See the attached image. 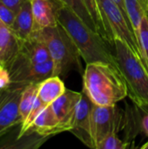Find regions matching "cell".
<instances>
[{"label": "cell", "instance_id": "cell-1", "mask_svg": "<svg viewBox=\"0 0 148 149\" xmlns=\"http://www.w3.org/2000/svg\"><path fill=\"white\" fill-rule=\"evenodd\" d=\"M56 16L58 23L70 35L86 64L104 62L119 69L115 54L109 46L112 45L99 32L86 25L59 0H56Z\"/></svg>", "mask_w": 148, "mask_h": 149}, {"label": "cell", "instance_id": "cell-2", "mask_svg": "<svg viewBox=\"0 0 148 149\" xmlns=\"http://www.w3.org/2000/svg\"><path fill=\"white\" fill-rule=\"evenodd\" d=\"M82 76V92L94 105L115 106L128 96L127 87L120 70L111 64H86Z\"/></svg>", "mask_w": 148, "mask_h": 149}, {"label": "cell", "instance_id": "cell-3", "mask_svg": "<svg viewBox=\"0 0 148 149\" xmlns=\"http://www.w3.org/2000/svg\"><path fill=\"white\" fill-rule=\"evenodd\" d=\"M113 47L128 97L137 107L148 112V72L141 58L123 40L115 38Z\"/></svg>", "mask_w": 148, "mask_h": 149}, {"label": "cell", "instance_id": "cell-4", "mask_svg": "<svg viewBox=\"0 0 148 149\" xmlns=\"http://www.w3.org/2000/svg\"><path fill=\"white\" fill-rule=\"evenodd\" d=\"M47 46L53 62V75L66 77L70 71L77 70L83 74L80 53L67 31L58 24L33 31Z\"/></svg>", "mask_w": 148, "mask_h": 149}, {"label": "cell", "instance_id": "cell-5", "mask_svg": "<svg viewBox=\"0 0 148 149\" xmlns=\"http://www.w3.org/2000/svg\"><path fill=\"white\" fill-rule=\"evenodd\" d=\"M97 2L110 44L113 45L115 38L121 39L140 58L135 34L126 15L119 4L114 0H97Z\"/></svg>", "mask_w": 148, "mask_h": 149}, {"label": "cell", "instance_id": "cell-6", "mask_svg": "<svg viewBox=\"0 0 148 149\" xmlns=\"http://www.w3.org/2000/svg\"><path fill=\"white\" fill-rule=\"evenodd\" d=\"M127 113L115 106L103 107L93 104L92 111V132L97 149L98 145L107 136L120 133L126 127Z\"/></svg>", "mask_w": 148, "mask_h": 149}, {"label": "cell", "instance_id": "cell-7", "mask_svg": "<svg viewBox=\"0 0 148 149\" xmlns=\"http://www.w3.org/2000/svg\"><path fill=\"white\" fill-rule=\"evenodd\" d=\"M4 66L9 71L12 83L24 86L40 83L53 75V62L51 59L33 65L19 52Z\"/></svg>", "mask_w": 148, "mask_h": 149}, {"label": "cell", "instance_id": "cell-8", "mask_svg": "<svg viewBox=\"0 0 148 149\" xmlns=\"http://www.w3.org/2000/svg\"><path fill=\"white\" fill-rule=\"evenodd\" d=\"M25 86L11 82L7 87L0 89V136L13 126L22 124L19 102Z\"/></svg>", "mask_w": 148, "mask_h": 149}, {"label": "cell", "instance_id": "cell-9", "mask_svg": "<svg viewBox=\"0 0 148 149\" xmlns=\"http://www.w3.org/2000/svg\"><path fill=\"white\" fill-rule=\"evenodd\" d=\"M93 103L82 92V97L77 106L71 132L84 145L95 149L92 132V111Z\"/></svg>", "mask_w": 148, "mask_h": 149}, {"label": "cell", "instance_id": "cell-10", "mask_svg": "<svg viewBox=\"0 0 148 149\" xmlns=\"http://www.w3.org/2000/svg\"><path fill=\"white\" fill-rule=\"evenodd\" d=\"M81 97L82 92L79 93L66 89L61 96L51 104V107L59 122L58 134L65 131L69 132L72 127L74 114Z\"/></svg>", "mask_w": 148, "mask_h": 149}, {"label": "cell", "instance_id": "cell-11", "mask_svg": "<svg viewBox=\"0 0 148 149\" xmlns=\"http://www.w3.org/2000/svg\"><path fill=\"white\" fill-rule=\"evenodd\" d=\"M34 31L56 26V0H31Z\"/></svg>", "mask_w": 148, "mask_h": 149}, {"label": "cell", "instance_id": "cell-12", "mask_svg": "<svg viewBox=\"0 0 148 149\" xmlns=\"http://www.w3.org/2000/svg\"><path fill=\"white\" fill-rule=\"evenodd\" d=\"M18 52L33 65L41 64L51 59L47 46L34 32L28 39L20 42Z\"/></svg>", "mask_w": 148, "mask_h": 149}, {"label": "cell", "instance_id": "cell-13", "mask_svg": "<svg viewBox=\"0 0 148 149\" xmlns=\"http://www.w3.org/2000/svg\"><path fill=\"white\" fill-rule=\"evenodd\" d=\"M10 29L19 40V43L28 39L32 35L34 31V19L30 0L24 1Z\"/></svg>", "mask_w": 148, "mask_h": 149}, {"label": "cell", "instance_id": "cell-14", "mask_svg": "<svg viewBox=\"0 0 148 149\" xmlns=\"http://www.w3.org/2000/svg\"><path fill=\"white\" fill-rule=\"evenodd\" d=\"M20 43L12 30L0 19V62L6 65L19 51Z\"/></svg>", "mask_w": 148, "mask_h": 149}, {"label": "cell", "instance_id": "cell-15", "mask_svg": "<svg viewBox=\"0 0 148 149\" xmlns=\"http://www.w3.org/2000/svg\"><path fill=\"white\" fill-rule=\"evenodd\" d=\"M59 122L51 105L45 107L34 120L29 131L41 136H50L58 134Z\"/></svg>", "mask_w": 148, "mask_h": 149}, {"label": "cell", "instance_id": "cell-16", "mask_svg": "<svg viewBox=\"0 0 148 149\" xmlns=\"http://www.w3.org/2000/svg\"><path fill=\"white\" fill-rule=\"evenodd\" d=\"M65 91V86L60 77L51 76L38 84V96L44 104L49 106Z\"/></svg>", "mask_w": 148, "mask_h": 149}, {"label": "cell", "instance_id": "cell-17", "mask_svg": "<svg viewBox=\"0 0 148 149\" xmlns=\"http://www.w3.org/2000/svg\"><path fill=\"white\" fill-rule=\"evenodd\" d=\"M147 3L148 0H125L127 17L136 38L139 36L142 20L147 13Z\"/></svg>", "mask_w": 148, "mask_h": 149}, {"label": "cell", "instance_id": "cell-18", "mask_svg": "<svg viewBox=\"0 0 148 149\" xmlns=\"http://www.w3.org/2000/svg\"><path fill=\"white\" fill-rule=\"evenodd\" d=\"M39 83H32L27 85L22 92L20 102H19V112L22 118V123L27 119L35 100L38 96Z\"/></svg>", "mask_w": 148, "mask_h": 149}, {"label": "cell", "instance_id": "cell-19", "mask_svg": "<svg viewBox=\"0 0 148 149\" xmlns=\"http://www.w3.org/2000/svg\"><path fill=\"white\" fill-rule=\"evenodd\" d=\"M61 3L68 7L72 12H74L86 25H88L93 31H98L95 22L90 13L89 9L83 0H59Z\"/></svg>", "mask_w": 148, "mask_h": 149}, {"label": "cell", "instance_id": "cell-20", "mask_svg": "<svg viewBox=\"0 0 148 149\" xmlns=\"http://www.w3.org/2000/svg\"><path fill=\"white\" fill-rule=\"evenodd\" d=\"M141 60L148 72V15L144 17L140 26V33L137 38Z\"/></svg>", "mask_w": 148, "mask_h": 149}, {"label": "cell", "instance_id": "cell-21", "mask_svg": "<svg viewBox=\"0 0 148 149\" xmlns=\"http://www.w3.org/2000/svg\"><path fill=\"white\" fill-rule=\"evenodd\" d=\"M47 107L45 104H44L42 102V100L39 99L38 96H37V99L35 100V103L32 107V109L31 111L30 112L27 119L22 123V127H21V130H20V133H19V136L18 138H21L22 136H24L26 133L29 132L31 127L32 126L34 120H36V118L38 117V115L41 113V111L45 107Z\"/></svg>", "mask_w": 148, "mask_h": 149}, {"label": "cell", "instance_id": "cell-22", "mask_svg": "<svg viewBox=\"0 0 148 149\" xmlns=\"http://www.w3.org/2000/svg\"><path fill=\"white\" fill-rule=\"evenodd\" d=\"M83 1L85 2V3L86 4L87 8L90 10V13L92 14V18L95 22V24L97 26L98 31L107 42H109L108 38H107V34H106V29L104 26V23L102 20V17H101L100 11L99 9L97 0H83Z\"/></svg>", "mask_w": 148, "mask_h": 149}, {"label": "cell", "instance_id": "cell-23", "mask_svg": "<svg viewBox=\"0 0 148 149\" xmlns=\"http://www.w3.org/2000/svg\"><path fill=\"white\" fill-rule=\"evenodd\" d=\"M128 148V143L121 141L117 134H111L104 139L97 147V149H126Z\"/></svg>", "mask_w": 148, "mask_h": 149}, {"label": "cell", "instance_id": "cell-24", "mask_svg": "<svg viewBox=\"0 0 148 149\" xmlns=\"http://www.w3.org/2000/svg\"><path fill=\"white\" fill-rule=\"evenodd\" d=\"M17 14L0 1V19L10 28L12 27Z\"/></svg>", "mask_w": 148, "mask_h": 149}, {"label": "cell", "instance_id": "cell-25", "mask_svg": "<svg viewBox=\"0 0 148 149\" xmlns=\"http://www.w3.org/2000/svg\"><path fill=\"white\" fill-rule=\"evenodd\" d=\"M11 83L10 76L7 68L0 64V89L7 87Z\"/></svg>", "mask_w": 148, "mask_h": 149}, {"label": "cell", "instance_id": "cell-26", "mask_svg": "<svg viewBox=\"0 0 148 149\" xmlns=\"http://www.w3.org/2000/svg\"><path fill=\"white\" fill-rule=\"evenodd\" d=\"M3 3L8 6L11 10H13L16 14H17L24 3L25 0H0Z\"/></svg>", "mask_w": 148, "mask_h": 149}, {"label": "cell", "instance_id": "cell-27", "mask_svg": "<svg viewBox=\"0 0 148 149\" xmlns=\"http://www.w3.org/2000/svg\"><path fill=\"white\" fill-rule=\"evenodd\" d=\"M140 130L146 136L148 137V112H145V114L141 117Z\"/></svg>", "mask_w": 148, "mask_h": 149}, {"label": "cell", "instance_id": "cell-28", "mask_svg": "<svg viewBox=\"0 0 148 149\" xmlns=\"http://www.w3.org/2000/svg\"><path fill=\"white\" fill-rule=\"evenodd\" d=\"M118 4H119V6L121 8V10L124 11V13L126 15V17H127V14H126V6H125V0H114ZM128 18V17H127Z\"/></svg>", "mask_w": 148, "mask_h": 149}, {"label": "cell", "instance_id": "cell-29", "mask_svg": "<svg viewBox=\"0 0 148 149\" xmlns=\"http://www.w3.org/2000/svg\"><path fill=\"white\" fill-rule=\"evenodd\" d=\"M141 148L143 149H148V141L147 142V143H145L142 147H141Z\"/></svg>", "mask_w": 148, "mask_h": 149}, {"label": "cell", "instance_id": "cell-30", "mask_svg": "<svg viewBox=\"0 0 148 149\" xmlns=\"http://www.w3.org/2000/svg\"><path fill=\"white\" fill-rule=\"evenodd\" d=\"M147 15H148V3H147Z\"/></svg>", "mask_w": 148, "mask_h": 149}, {"label": "cell", "instance_id": "cell-31", "mask_svg": "<svg viewBox=\"0 0 148 149\" xmlns=\"http://www.w3.org/2000/svg\"><path fill=\"white\" fill-rule=\"evenodd\" d=\"M0 64H2V63H1V62H0ZM2 65H3V64H2Z\"/></svg>", "mask_w": 148, "mask_h": 149}, {"label": "cell", "instance_id": "cell-32", "mask_svg": "<svg viewBox=\"0 0 148 149\" xmlns=\"http://www.w3.org/2000/svg\"><path fill=\"white\" fill-rule=\"evenodd\" d=\"M30 1H31V0H30Z\"/></svg>", "mask_w": 148, "mask_h": 149}]
</instances>
